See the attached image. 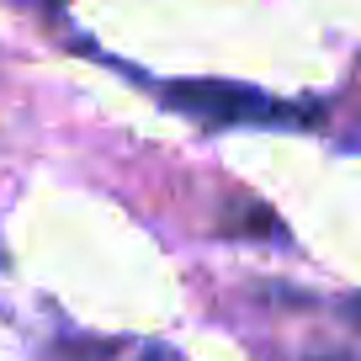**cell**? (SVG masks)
Wrapping results in <instances>:
<instances>
[]
</instances>
